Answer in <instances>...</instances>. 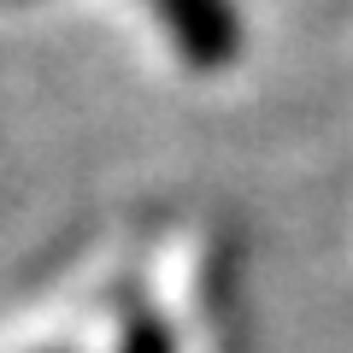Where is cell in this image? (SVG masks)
I'll return each instance as SVG.
<instances>
[{"mask_svg":"<svg viewBox=\"0 0 353 353\" xmlns=\"http://www.w3.org/2000/svg\"><path fill=\"white\" fill-rule=\"evenodd\" d=\"M118 353H176V336H171L165 318L136 312V318L124 324V336H118Z\"/></svg>","mask_w":353,"mask_h":353,"instance_id":"2","label":"cell"},{"mask_svg":"<svg viewBox=\"0 0 353 353\" xmlns=\"http://www.w3.org/2000/svg\"><path fill=\"white\" fill-rule=\"evenodd\" d=\"M153 12L194 71H224L241 53V18L230 0H153Z\"/></svg>","mask_w":353,"mask_h":353,"instance_id":"1","label":"cell"}]
</instances>
